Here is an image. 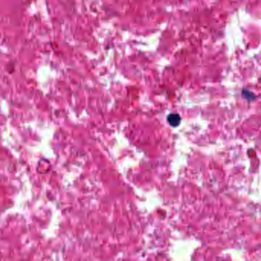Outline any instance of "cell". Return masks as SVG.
<instances>
[{"label": "cell", "mask_w": 261, "mask_h": 261, "mask_svg": "<svg viewBox=\"0 0 261 261\" xmlns=\"http://www.w3.org/2000/svg\"><path fill=\"white\" fill-rule=\"evenodd\" d=\"M181 117L177 113H171L167 117V121L170 126L173 127H176L180 124Z\"/></svg>", "instance_id": "6da1fadb"}]
</instances>
